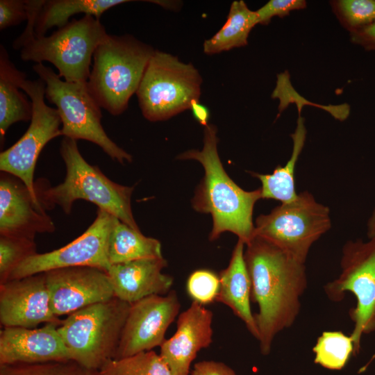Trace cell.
<instances>
[{"label":"cell","mask_w":375,"mask_h":375,"mask_svg":"<svg viewBox=\"0 0 375 375\" xmlns=\"http://www.w3.org/2000/svg\"><path fill=\"white\" fill-rule=\"evenodd\" d=\"M312 351L315 363L330 370H340L354 355V343L350 335L342 331H326L318 337Z\"/></svg>","instance_id":"26"},{"label":"cell","mask_w":375,"mask_h":375,"mask_svg":"<svg viewBox=\"0 0 375 375\" xmlns=\"http://www.w3.org/2000/svg\"><path fill=\"white\" fill-rule=\"evenodd\" d=\"M45 88V83L40 78L22 81L20 88L32 102L31 123L19 140L0 153L1 172L20 179L37 199L33 177L39 155L49 141L62 135V122L57 109L44 102Z\"/></svg>","instance_id":"11"},{"label":"cell","mask_w":375,"mask_h":375,"mask_svg":"<svg viewBox=\"0 0 375 375\" xmlns=\"http://www.w3.org/2000/svg\"><path fill=\"white\" fill-rule=\"evenodd\" d=\"M212 311L192 301L177 319L175 333L160 346V356L172 375H190L198 352L212 342Z\"/></svg>","instance_id":"18"},{"label":"cell","mask_w":375,"mask_h":375,"mask_svg":"<svg viewBox=\"0 0 375 375\" xmlns=\"http://www.w3.org/2000/svg\"><path fill=\"white\" fill-rule=\"evenodd\" d=\"M58 326L48 323L41 328L3 327L0 332V365L72 360Z\"/></svg>","instance_id":"17"},{"label":"cell","mask_w":375,"mask_h":375,"mask_svg":"<svg viewBox=\"0 0 375 375\" xmlns=\"http://www.w3.org/2000/svg\"><path fill=\"white\" fill-rule=\"evenodd\" d=\"M38 199L16 176L1 172L0 235L33 239L56 227Z\"/></svg>","instance_id":"16"},{"label":"cell","mask_w":375,"mask_h":375,"mask_svg":"<svg viewBox=\"0 0 375 375\" xmlns=\"http://www.w3.org/2000/svg\"><path fill=\"white\" fill-rule=\"evenodd\" d=\"M219 278L212 271L197 269L188 276L186 290L192 301L205 306L216 301Z\"/></svg>","instance_id":"30"},{"label":"cell","mask_w":375,"mask_h":375,"mask_svg":"<svg viewBox=\"0 0 375 375\" xmlns=\"http://www.w3.org/2000/svg\"><path fill=\"white\" fill-rule=\"evenodd\" d=\"M161 257V244L158 240L147 237L140 230H135L119 219H115L108 242L110 265Z\"/></svg>","instance_id":"24"},{"label":"cell","mask_w":375,"mask_h":375,"mask_svg":"<svg viewBox=\"0 0 375 375\" xmlns=\"http://www.w3.org/2000/svg\"><path fill=\"white\" fill-rule=\"evenodd\" d=\"M340 272L324 285L327 298L342 301L347 292L353 294L356 306L349 310L353 323L350 335L354 343V355L360 349L363 335L375 332V237L367 241L358 238L347 241L340 262Z\"/></svg>","instance_id":"10"},{"label":"cell","mask_w":375,"mask_h":375,"mask_svg":"<svg viewBox=\"0 0 375 375\" xmlns=\"http://www.w3.org/2000/svg\"><path fill=\"white\" fill-rule=\"evenodd\" d=\"M190 375H237L228 365L214 360L196 362Z\"/></svg>","instance_id":"34"},{"label":"cell","mask_w":375,"mask_h":375,"mask_svg":"<svg viewBox=\"0 0 375 375\" xmlns=\"http://www.w3.org/2000/svg\"><path fill=\"white\" fill-rule=\"evenodd\" d=\"M0 375H100L73 360L0 365Z\"/></svg>","instance_id":"29"},{"label":"cell","mask_w":375,"mask_h":375,"mask_svg":"<svg viewBox=\"0 0 375 375\" xmlns=\"http://www.w3.org/2000/svg\"><path fill=\"white\" fill-rule=\"evenodd\" d=\"M202 78L194 66L156 50L136 92L142 115L149 121L167 120L199 101Z\"/></svg>","instance_id":"8"},{"label":"cell","mask_w":375,"mask_h":375,"mask_svg":"<svg viewBox=\"0 0 375 375\" xmlns=\"http://www.w3.org/2000/svg\"><path fill=\"white\" fill-rule=\"evenodd\" d=\"M163 258H150L111 265L107 273L115 297L130 304L151 295L171 291L173 278L163 274Z\"/></svg>","instance_id":"19"},{"label":"cell","mask_w":375,"mask_h":375,"mask_svg":"<svg viewBox=\"0 0 375 375\" xmlns=\"http://www.w3.org/2000/svg\"><path fill=\"white\" fill-rule=\"evenodd\" d=\"M107 35L99 19L84 15L81 19H73L49 36L34 34L23 44L20 58L37 63L49 62L65 81L86 83L94 53Z\"/></svg>","instance_id":"6"},{"label":"cell","mask_w":375,"mask_h":375,"mask_svg":"<svg viewBox=\"0 0 375 375\" xmlns=\"http://www.w3.org/2000/svg\"><path fill=\"white\" fill-rule=\"evenodd\" d=\"M100 375H172L160 354L151 350L131 356L110 359L99 370Z\"/></svg>","instance_id":"27"},{"label":"cell","mask_w":375,"mask_h":375,"mask_svg":"<svg viewBox=\"0 0 375 375\" xmlns=\"http://www.w3.org/2000/svg\"><path fill=\"white\" fill-rule=\"evenodd\" d=\"M36 253L33 239L0 235V284L9 280L20 263Z\"/></svg>","instance_id":"28"},{"label":"cell","mask_w":375,"mask_h":375,"mask_svg":"<svg viewBox=\"0 0 375 375\" xmlns=\"http://www.w3.org/2000/svg\"><path fill=\"white\" fill-rule=\"evenodd\" d=\"M33 69L45 83V97L56 106L62 136L94 143L111 159L122 165L132 161V156L105 132L101 122V108L90 94L87 82L62 81L51 67L42 63L35 64Z\"/></svg>","instance_id":"7"},{"label":"cell","mask_w":375,"mask_h":375,"mask_svg":"<svg viewBox=\"0 0 375 375\" xmlns=\"http://www.w3.org/2000/svg\"><path fill=\"white\" fill-rule=\"evenodd\" d=\"M131 0H44L35 25V35L44 36L47 31L61 28L70 17L83 13L99 19L110 8Z\"/></svg>","instance_id":"23"},{"label":"cell","mask_w":375,"mask_h":375,"mask_svg":"<svg viewBox=\"0 0 375 375\" xmlns=\"http://www.w3.org/2000/svg\"><path fill=\"white\" fill-rule=\"evenodd\" d=\"M258 24L256 11L250 10L242 0L233 1L224 24L204 41L203 52L212 55L246 46L251 29Z\"/></svg>","instance_id":"25"},{"label":"cell","mask_w":375,"mask_h":375,"mask_svg":"<svg viewBox=\"0 0 375 375\" xmlns=\"http://www.w3.org/2000/svg\"><path fill=\"white\" fill-rule=\"evenodd\" d=\"M130 306L113 297L69 314L58 331L71 359L99 371L115 358Z\"/></svg>","instance_id":"5"},{"label":"cell","mask_w":375,"mask_h":375,"mask_svg":"<svg viewBox=\"0 0 375 375\" xmlns=\"http://www.w3.org/2000/svg\"><path fill=\"white\" fill-rule=\"evenodd\" d=\"M28 20L27 0L0 1V29L17 26Z\"/></svg>","instance_id":"33"},{"label":"cell","mask_w":375,"mask_h":375,"mask_svg":"<svg viewBox=\"0 0 375 375\" xmlns=\"http://www.w3.org/2000/svg\"><path fill=\"white\" fill-rule=\"evenodd\" d=\"M244 242L238 239L228 265L220 272L216 301L229 307L258 340V331L251 308V281L244 260Z\"/></svg>","instance_id":"20"},{"label":"cell","mask_w":375,"mask_h":375,"mask_svg":"<svg viewBox=\"0 0 375 375\" xmlns=\"http://www.w3.org/2000/svg\"><path fill=\"white\" fill-rule=\"evenodd\" d=\"M367 235L368 238L375 237V206L367 223Z\"/></svg>","instance_id":"37"},{"label":"cell","mask_w":375,"mask_h":375,"mask_svg":"<svg viewBox=\"0 0 375 375\" xmlns=\"http://www.w3.org/2000/svg\"><path fill=\"white\" fill-rule=\"evenodd\" d=\"M26 74L9 58L5 47H0V140L3 144L8 128L18 122H28L33 115V106L19 90Z\"/></svg>","instance_id":"21"},{"label":"cell","mask_w":375,"mask_h":375,"mask_svg":"<svg viewBox=\"0 0 375 375\" xmlns=\"http://www.w3.org/2000/svg\"><path fill=\"white\" fill-rule=\"evenodd\" d=\"M116 218L97 209L94 222L82 235L61 248L26 258L15 269L8 281L72 267H94L107 272L111 265L109 237Z\"/></svg>","instance_id":"12"},{"label":"cell","mask_w":375,"mask_h":375,"mask_svg":"<svg viewBox=\"0 0 375 375\" xmlns=\"http://www.w3.org/2000/svg\"><path fill=\"white\" fill-rule=\"evenodd\" d=\"M180 308L174 290L165 295H151L131 303L115 359L160 347Z\"/></svg>","instance_id":"13"},{"label":"cell","mask_w":375,"mask_h":375,"mask_svg":"<svg viewBox=\"0 0 375 375\" xmlns=\"http://www.w3.org/2000/svg\"><path fill=\"white\" fill-rule=\"evenodd\" d=\"M53 312L44 273L0 284V323L3 327L33 328L42 323L62 324Z\"/></svg>","instance_id":"15"},{"label":"cell","mask_w":375,"mask_h":375,"mask_svg":"<svg viewBox=\"0 0 375 375\" xmlns=\"http://www.w3.org/2000/svg\"><path fill=\"white\" fill-rule=\"evenodd\" d=\"M331 228L329 208L306 190L294 200L260 215L255 222L253 238H260L306 263L312 244Z\"/></svg>","instance_id":"9"},{"label":"cell","mask_w":375,"mask_h":375,"mask_svg":"<svg viewBox=\"0 0 375 375\" xmlns=\"http://www.w3.org/2000/svg\"><path fill=\"white\" fill-rule=\"evenodd\" d=\"M60 153L66 167L64 181L55 186H51L44 178L35 183L38 199L46 210L58 206L66 215H70L74 203L83 199L140 230L131 208L133 186L114 182L97 166L89 164L80 153L75 140L64 137Z\"/></svg>","instance_id":"3"},{"label":"cell","mask_w":375,"mask_h":375,"mask_svg":"<svg viewBox=\"0 0 375 375\" xmlns=\"http://www.w3.org/2000/svg\"><path fill=\"white\" fill-rule=\"evenodd\" d=\"M338 6L345 22L355 31L375 22V0H342Z\"/></svg>","instance_id":"31"},{"label":"cell","mask_w":375,"mask_h":375,"mask_svg":"<svg viewBox=\"0 0 375 375\" xmlns=\"http://www.w3.org/2000/svg\"><path fill=\"white\" fill-rule=\"evenodd\" d=\"M245 246L251 301L258 306L254 315L257 340L261 353L267 356L276 336L290 328L299 315L301 298L308 287L306 263L258 237Z\"/></svg>","instance_id":"1"},{"label":"cell","mask_w":375,"mask_h":375,"mask_svg":"<svg viewBox=\"0 0 375 375\" xmlns=\"http://www.w3.org/2000/svg\"><path fill=\"white\" fill-rule=\"evenodd\" d=\"M291 138L293 142L292 152L284 165H278L272 174L250 172L260 181L262 199H274L283 203L290 202L298 196L295 188V167L306 138V128L302 117H299Z\"/></svg>","instance_id":"22"},{"label":"cell","mask_w":375,"mask_h":375,"mask_svg":"<svg viewBox=\"0 0 375 375\" xmlns=\"http://www.w3.org/2000/svg\"><path fill=\"white\" fill-rule=\"evenodd\" d=\"M353 40L366 49H375V22L354 31Z\"/></svg>","instance_id":"35"},{"label":"cell","mask_w":375,"mask_h":375,"mask_svg":"<svg viewBox=\"0 0 375 375\" xmlns=\"http://www.w3.org/2000/svg\"><path fill=\"white\" fill-rule=\"evenodd\" d=\"M306 6L303 0H270L256 11L258 24L267 25L273 17H283L293 10L303 9Z\"/></svg>","instance_id":"32"},{"label":"cell","mask_w":375,"mask_h":375,"mask_svg":"<svg viewBox=\"0 0 375 375\" xmlns=\"http://www.w3.org/2000/svg\"><path fill=\"white\" fill-rule=\"evenodd\" d=\"M190 110L194 118L201 125L205 127L208 124L210 112L206 106L201 104L199 101H197L192 103Z\"/></svg>","instance_id":"36"},{"label":"cell","mask_w":375,"mask_h":375,"mask_svg":"<svg viewBox=\"0 0 375 375\" xmlns=\"http://www.w3.org/2000/svg\"><path fill=\"white\" fill-rule=\"evenodd\" d=\"M217 128L208 124L204 127L201 150L190 149L177 157L180 160H194L204 169L192 203L194 210L209 213L212 218L210 240L223 233L231 232L245 245L253 238V212L261 198L260 189L247 191L238 186L224 170L217 151Z\"/></svg>","instance_id":"2"},{"label":"cell","mask_w":375,"mask_h":375,"mask_svg":"<svg viewBox=\"0 0 375 375\" xmlns=\"http://www.w3.org/2000/svg\"><path fill=\"white\" fill-rule=\"evenodd\" d=\"M51 307L57 317L115 297L106 271L94 267H72L44 272Z\"/></svg>","instance_id":"14"},{"label":"cell","mask_w":375,"mask_h":375,"mask_svg":"<svg viewBox=\"0 0 375 375\" xmlns=\"http://www.w3.org/2000/svg\"><path fill=\"white\" fill-rule=\"evenodd\" d=\"M133 35L108 34L97 47L87 84L101 108L119 115L136 93L155 52Z\"/></svg>","instance_id":"4"}]
</instances>
